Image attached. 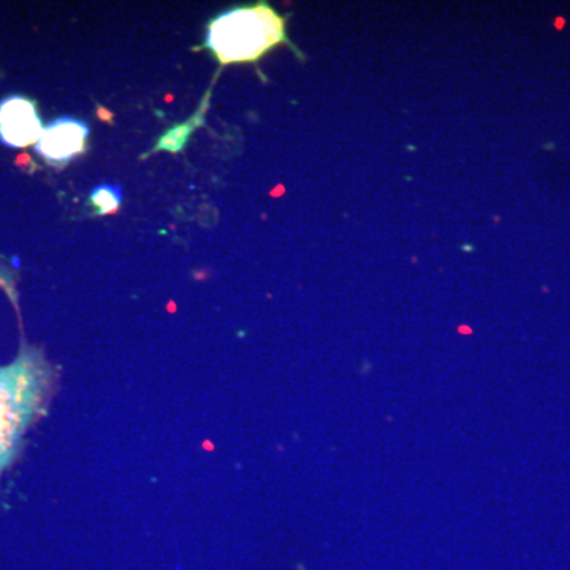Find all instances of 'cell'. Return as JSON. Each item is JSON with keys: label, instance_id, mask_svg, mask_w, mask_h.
<instances>
[{"label": "cell", "instance_id": "6da1fadb", "mask_svg": "<svg viewBox=\"0 0 570 570\" xmlns=\"http://www.w3.org/2000/svg\"><path fill=\"white\" fill-rule=\"evenodd\" d=\"M50 369L36 352L22 353L13 365L0 368V472L36 418L50 384Z\"/></svg>", "mask_w": 570, "mask_h": 570}, {"label": "cell", "instance_id": "7a4b0ae2", "mask_svg": "<svg viewBox=\"0 0 570 570\" xmlns=\"http://www.w3.org/2000/svg\"><path fill=\"white\" fill-rule=\"evenodd\" d=\"M282 43H289L285 20L265 2L220 14L206 37L220 63L255 62Z\"/></svg>", "mask_w": 570, "mask_h": 570}, {"label": "cell", "instance_id": "3957f363", "mask_svg": "<svg viewBox=\"0 0 570 570\" xmlns=\"http://www.w3.org/2000/svg\"><path fill=\"white\" fill-rule=\"evenodd\" d=\"M42 132V120L32 102L20 95L0 102V141L4 145L26 148L36 145Z\"/></svg>", "mask_w": 570, "mask_h": 570}, {"label": "cell", "instance_id": "277c9868", "mask_svg": "<svg viewBox=\"0 0 570 570\" xmlns=\"http://www.w3.org/2000/svg\"><path fill=\"white\" fill-rule=\"evenodd\" d=\"M89 127L75 118H59L43 128L36 151L51 162H65L85 151Z\"/></svg>", "mask_w": 570, "mask_h": 570}, {"label": "cell", "instance_id": "5b68a950", "mask_svg": "<svg viewBox=\"0 0 570 570\" xmlns=\"http://www.w3.org/2000/svg\"><path fill=\"white\" fill-rule=\"evenodd\" d=\"M91 200L99 208L100 214L114 212L122 202V190L114 184H100L92 190Z\"/></svg>", "mask_w": 570, "mask_h": 570}]
</instances>
